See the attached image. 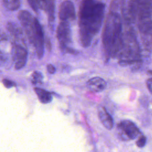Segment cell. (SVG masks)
<instances>
[{"instance_id":"6da1fadb","label":"cell","mask_w":152,"mask_h":152,"mask_svg":"<svg viewBox=\"0 0 152 152\" xmlns=\"http://www.w3.org/2000/svg\"><path fill=\"white\" fill-rule=\"evenodd\" d=\"M105 5L96 0H83L78 11L80 44L88 47L99 32L104 16Z\"/></svg>"},{"instance_id":"7a4b0ae2","label":"cell","mask_w":152,"mask_h":152,"mask_svg":"<svg viewBox=\"0 0 152 152\" xmlns=\"http://www.w3.org/2000/svg\"><path fill=\"white\" fill-rule=\"evenodd\" d=\"M122 34V22L120 15L109 11L104 26L102 42L107 59L118 55L121 43Z\"/></svg>"},{"instance_id":"3957f363","label":"cell","mask_w":152,"mask_h":152,"mask_svg":"<svg viewBox=\"0 0 152 152\" xmlns=\"http://www.w3.org/2000/svg\"><path fill=\"white\" fill-rule=\"evenodd\" d=\"M18 18L29 41L33 45L38 58H42L44 53V35L39 21L26 10L20 11L18 14Z\"/></svg>"},{"instance_id":"277c9868","label":"cell","mask_w":152,"mask_h":152,"mask_svg":"<svg viewBox=\"0 0 152 152\" xmlns=\"http://www.w3.org/2000/svg\"><path fill=\"white\" fill-rule=\"evenodd\" d=\"M121 60L139 59V47L134 32L131 28L122 33L121 43L118 55Z\"/></svg>"},{"instance_id":"5b68a950","label":"cell","mask_w":152,"mask_h":152,"mask_svg":"<svg viewBox=\"0 0 152 152\" xmlns=\"http://www.w3.org/2000/svg\"><path fill=\"white\" fill-rule=\"evenodd\" d=\"M56 37L61 51L64 53H68L76 55L77 51L71 48L72 43L71 30L68 21H61L56 30Z\"/></svg>"},{"instance_id":"8992f818","label":"cell","mask_w":152,"mask_h":152,"mask_svg":"<svg viewBox=\"0 0 152 152\" xmlns=\"http://www.w3.org/2000/svg\"><path fill=\"white\" fill-rule=\"evenodd\" d=\"M117 133L121 140L130 141L135 139L140 134V131L132 121L124 120L118 123Z\"/></svg>"},{"instance_id":"52a82bcc","label":"cell","mask_w":152,"mask_h":152,"mask_svg":"<svg viewBox=\"0 0 152 152\" xmlns=\"http://www.w3.org/2000/svg\"><path fill=\"white\" fill-rule=\"evenodd\" d=\"M27 54L26 49L22 45L16 44L13 46L12 56L16 69H20L25 66L27 62Z\"/></svg>"},{"instance_id":"ba28073f","label":"cell","mask_w":152,"mask_h":152,"mask_svg":"<svg viewBox=\"0 0 152 152\" xmlns=\"http://www.w3.org/2000/svg\"><path fill=\"white\" fill-rule=\"evenodd\" d=\"M59 18L61 21L68 22L75 20V10L72 2L65 0L61 4L59 8Z\"/></svg>"},{"instance_id":"9c48e42d","label":"cell","mask_w":152,"mask_h":152,"mask_svg":"<svg viewBox=\"0 0 152 152\" xmlns=\"http://www.w3.org/2000/svg\"><path fill=\"white\" fill-rule=\"evenodd\" d=\"M89 90L94 92H100L106 87V81L99 77H93L88 80L86 83Z\"/></svg>"},{"instance_id":"30bf717a","label":"cell","mask_w":152,"mask_h":152,"mask_svg":"<svg viewBox=\"0 0 152 152\" xmlns=\"http://www.w3.org/2000/svg\"><path fill=\"white\" fill-rule=\"evenodd\" d=\"M98 115L101 123L107 129L110 130L113 128V120L105 107L101 106L99 108Z\"/></svg>"},{"instance_id":"8fae6325","label":"cell","mask_w":152,"mask_h":152,"mask_svg":"<svg viewBox=\"0 0 152 152\" xmlns=\"http://www.w3.org/2000/svg\"><path fill=\"white\" fill-rule=\"evenodd\" d=\"M7 29L11 34L18 40H23L24 35L22 29L15 23L13 22H9L7 24Z\"/></svg>"},{"instance_id":"7c38bea8","label":"cell","mask_w":152,"mask_h":152,"mask_svg":"<svg viewBox=\"0 0 152 152\" xmlns=\"http://www.w3.org/2000/svg\"><path fill=\"white\" fill-rule=\"evenodd\" d=\"M34 90L42 103L47 104L52 101V96L50 92L39 87L34 88Z\"/></svg>"},{"instance_id":"4fadbf2b","label":"cell","mask_w":152,"mask_h":152,"mask_svg":"<svg viewBox=\"0 0 152 152\" xmlns=\"http://www.w3.org/2000/svg\"><path fill=\"white\" fill-rule=\"evenodd\" d=\"M44 11L48 15L49 24L53 26L55 20V0H48Z\"/></svg>"},{"instance_id":"5bb4252c","label":"cell","mask_w":152,"mask_h":152,"mask_svg":"<svg viewBox=\"0 0 152 152\" xmlns=\"http://www.w3.org/2000/svg\"><path fill=\"white\" fill-rule=\"evenodd\" d=\"M134 1L138 10L152 11V0H134Z\"/></svg>"},{"instance_id":"9a60e30c","label":"cell","mask_w":152,"mask_h":152,"mask_svg":"<svg viewBox=\"0 0 152 152\" xmlns=\"http://www.w3.org/2000/svg\"><path fill=\"white\" fill-rule=\"evenodd\" d=\"M29 5L35 11L37 12L39 10H45L48 0H27Z\"/></svg>"},{"instance_id":"2e32d148","label":"cell","mask_w":152,"mask_h":152,"mask_svg":"<svg viewBox=\"0 0 152 152\" xmlns=\"http://www.w3.org/2000/svg\"><path fill=\"white\" fill-rule=\"evenodd\" d=\"M3 5L10 11H15L21 5L20 0H1Z\"/></svg>"},{"instance_id":"e0dca14e","label":"cell","mask_w":152,"mask_h":152,"mask_svg":"<svg viewBox=\"0 0 152 152\" xmlns=\"http://www.w3.org/2000/svg\"><path fill=\"white\" fill-rule=\"evenodd\" d=\"M43 75L39 71H34L31 76V81L32 84L36 85L37 84H40L42 83Z\"/></svg>"},{"instance_id":"ac0fdd59","label":"cell","mask_w":152,"mask_h":152,"mask_svg":"<svg viewBox=\"0 0 152 152\" xmlns=\"http://www.w3.org/2000/svg\"><path fill=\"white\" fill-rule=\"evenodd\" d=\"M146 141H147L146 137L145 136H144V135H141L139 138V139L136 141V145L138 147L142 148V147H143L145 145Z\"/></svg>"},{"instance_id":"d6986e66","label":"cell","mask_w":152,"mask_h":152,"mask_svg":"<svg viewBox=\"0 0 152 152\" xmlns=\"http://www.w3.org/2000/svg\"><path fill=\"white\" fill-rule=\"evenodd\" d=\"M2 83H3L4 86L7 88H10L16 86V84L15 82H14L11 80H10L8 79H3Z\"/></svg>"},{"instance_id":"ffe728a7","label":"cell","mask_w":152,"mask_h":152,"mask_svg":"<svg viewBox=\"0 0 152 152\" xmlns=\"http://www.w3.org/2000/svg\"><path fill=\"white\" fill-rule=\"evenodd\" d=\"M47 70L48 71V72L50 74H53L55 72V71H56V69L55 68V66L52 65V64H48L47 65Z\"/></svg>"},{"instance_id":"44dd1931","label":"cell","mask_w":152,"mask_h":152,"mask_svg":"<svg viewBox=\"0 0 152 152\" xmlns=\"http://www.w3.org/2000/svg\"><path fill=\"white\" fill-rule=\"evenodd\" d=\"M147 87L150 93H151V87H152V81H151V78L148 79L147 81Z\"/></svg>"},{"instance_id":"7402d4cb","label":"cell","mask_w":152,"mask_h":152,"mask_svg":"<svg viewBox=\"0 0 152 152\" xmlns=\"http://www.w3.org/2000/svg\"><path fill=\"white\" fill-rule=\"evenodd\" d=\"M45 44H46V48H47V49H48V50H49V51H50V50H51V49H52V45H51V43H50V40H49L48 38L46 39V40H45Z\"/></svg>"}]
</instances>
